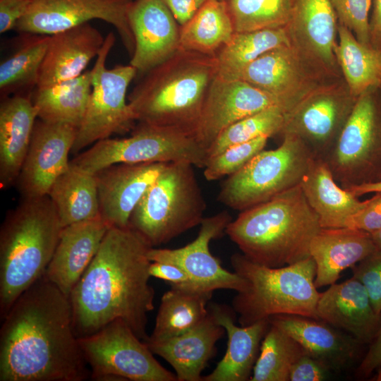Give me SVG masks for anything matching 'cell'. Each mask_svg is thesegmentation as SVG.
<instances>
[{"instance_id":"1","label":"cell","mask_w":381,"mask_h":381,"mask_svg":"<svg viewBox=\"0 0 381 381\" xmlns=\"http://www.w3.org/2000/svg\"><path fill=\"white\" fill-rule=\"evenodd\" d=\"M1 320L0 381H83L90 376L69 297L44 274Z\"/></svg>"},{"instance_id":"2","label":"cell","mask_w":381,"mask_h":381,"mask_svg":"<svg viewBox=\"0 0 381 381\" xmlns=\"http://www.w3.org/2000/svg\"><path fill=\"white\" fill-rule=\"evenodd\" d=\"M151 248L130 226L108 229L69 296L78 337L120 319L141 340L148 339L147 314L154 309L155 298L149 284Z\"/></svg>"},{"instance_id":"3","label":"cell","mask_w":381,"mask_h":381,"mask_svg":"<svg viewBox=\"0 0 381 381\" xmlns=\"http://www.w3.org/2000/svg\"><path fill=\"white\" fill-rule=\"evenodd\" d=\"M320 229L299 184L241 211L225 233L250 260L280 267L310 257V242Z\"/></svg>"},{"instance_id":"4","label":"cell","mask_w":381,"mask_h":381,"mask_svg":"<svg viewBox=\"0 0 381 381\" xmlns=\"http://www.w3.org/2000/svg\"><path fill=\"white\" fill-rule=\"evenodd\" d=\"M217 75L215 56L179 49L145 73L128 96L135 121L194 135L207 92Z\"/></svg>"},{"instance_id":"5","label":"cell","mask_w":381,"mask_h":381,"mask_svg":"<svg viewBox=\"0 0 381 381\" xmlns=\"http://www.w3.org/2000/svg\"><path fill=\"white\" fill-rule=\"evenodd\" d=\"M48 195L21 198L0 229V315L40 277L53 256L62 229Z\"/></svg>"},{"instance_id":"6","label":"cell","mask_w":381,"mask_h":381,"mask_svg":"<svg viewBox=\"0 0 381 381\" xmlns=\"http://www.w3.org/2000/svg\"><path fill=\"white\" fill-rule=\"evenodd\" d=\"M231 264L246 283L232 303L241 326L279 315L319 319L316 307L320 293L314 283L316 266L311 257L290 265L270 267L236 253L231 257Z\"/></svg>"},{"instance_id":"7","label":"cell","mask_w":381,"mask_h":381,"mask_svg":"<svg viewBox=\"0 0 381 381\" xmlns=\"http://www.w3.org/2000/svg\"><path fill=\"white\" fill-rule=\"evenodd\" d=\"M195 167L170 162L143 196L129 226L152 248L200 225L206 208Z\"/></svg>"},{"instance_id":"8","label":"cell","mask_w":381,"mask_h":381,"mask_svg":"<svg viewBox=\"0 0 381 381\" xmlns=\"http://www.w3.org/2000/svg\"><path fill=\"white\" fill-rule=\"evenodd\" d=\"M207 160L206 150L193 135L176 128L139 123L129 137L99 140L77 154L70 164L95 174L119 163L184 162L204 168Z\"/></svg>"},{"instance_id":"9","label":"cell","mask_w":381,"mask_h":381,"mask_svg":"<svg viewBox=\"0 0 381 381\" xmlns=\"http://www.w3.org/2000/svg\"><path fill=\"white\" fill-rule=\"evenodd\" d=\"M281 145L262 150L223 181L217 200L235 210L264 202L301 183L314 157L296 135L285 133Z\"/></svg>"},{"instance_id":"10","label":"cell","mask_w":381,"mask_h":381,"mask_svg":"<svg viewBox=\"0 0 381 381\" xmlns=\"http://www.w3.org/2000/svg\"><path fill=\"white\" fill-rule=\"evenodd\" d=\"M344 189L378 181L381 174V90L356 100L334 147L324 159Z\"/></svg>"},{"instance_id":"11","label":"cell","mask_w":381,"mask_h":381,"mask_svg":"<svg viewBox=\"0 0 381 381\" xmlns=\"http://www.w3.org/2000/svg\"><path fill=\"white\" fill-rule=\"evenodd\" d=\"M114 42V33H108L91 69L92 90L71 150L74 155L99 140L135 127L136 121L126 102V93L138 71L131 64L107 68V59Z\"/></svg>"},{"instance_id":"12","label":"cell","mask_w":381,"mask_h":381,"mask_svg":"<svg viewBox=\"0 0 381 381\" xmlns=\"http://www.w3.org/2000/svg\"><path fill=\"white\" fill-rule=\"evenodd\" d=\"M90 377L97 381H178L122 320L78 337Z\"/></svg>"},{"instance_id":"13","label":"cell","mask_w":381,"mask_h":381,"mask_svg":"<svg viewBox=\"0 0 381 381\" xmlns=\"http://www.w3.org/2000/svg\"><path fill=\"white\" fill-rule=\"evenodd\" d=\"M357 99V98H356ZM347 86L321 83L287 114L282 135L298 137L314 157L325 159L334 147L355 104Z\"/></svg>"},{"instance_id":"14","label":"cell","mask_w":381,"mask_h":381,"mask_svg":"<svg viewBox=\"0 0 381 381\" xmlns=\"http://www.w3.org/2000/svg\"><path fill=\"white\" fill-rule=\"evenodd\" d=\"M133 0H31L14 30L22 34L52 35L95 19L111 25L132 56L135 39L128 13Z\"/></svg>"},{"instance_id":"15","label":"cell","mask_w":381,"mask_h":381,"mask_svg":"<svg viewBox=\"0 0 381 381\" xmlns=\"http://www.w3.org/2000/svg\"><path fill=\"white\" fill-rule=\"evenodd\" d=\"M231 220L226 210L204 217L198 234L193 241L174 249L151 248L147 253L148 258L151 262H169L179 266L197 289L210 292L217 289L241 291L246 284L243 278L234 271L224 269L209 248L210 241L222 236Z\"/></svg>"},{"instance_id":"16","label":"cell","mask_w":381,"mask_h":381,"mask_svg":"<svg viewBox=\"0 0 381 381\" xmlns=\"http://www.w3.org/2000/svg\"><path fill=\"white\" fill-rule=\"evenodd\" d=\"M78 128L36 121L30 147L16 184L21 198L48 195L57 178L70 167L69 154Z\"/></svg>"},{"instance_id":"17","label":"cell","mask_w":381,"mask_h":381,"mask_svg":"<svg viewBox=\"0 0 381 381\" xmlns=\"http://www.w3.org/2000/svg\"><path fill=\"white\" fill-rule=\"evenodd\" d=\"M238 80L272 95L286 114L321 84V78L292 44L263 54L243 70Z\"/></svg>"},{"instance_id":"18","label":"cell","mask_w":381,"mask_h":381,"mask_svg":"<svg viewBox=\"0 0 381 381\" xmlns=\"http://www.w3.org/2000/svg\"><path fill=\"white\" fill-rule=\"evenodd\" d=\"M337 25L331 0H293L286 27L291 44L321 78L337 75Z\"/></svg>"},{"instance_id":"19","label":"cell","mask_w":381,"mask_h":381,"mask_svg":"<svg viewBox=\"0 0 381 381\" xmlns=\"http://www.w3.org/2000/svg\"><path fill=\"white\" fill-rule=\"evenodd\" d=\"M274 106L282 107L274 97L253 85L216 76L207 92L194 137L207 152L229 126Z\"/></svg>"},{"instance_id":"20","label":"cell","mask_w":381,"mask_h":381,"mask_svg":"<svg viewBox=\"0 0 381 381\" xmlns=\"http://www.w3.org/2000/svg\"><path fill=\"white\" fill-rule=\"evenodd\" d=\"M168 163H119L95 174L101 218L109 227L129 226L132 212Z\"/></svg>"},{"instance_id":"21","label":"cell","mask_w":381,"mask_h":381,"mask_svg":"<svg viewBox=\"0 0 381 381\" xmlns=\"http://www.w3.org/2000/svg\"><path fill=\"white\" fill-rule=\"evenodd\" d=\"M135 39L130 64L145 74L179 49L180 26L159 0H133L128 13Z\"/></svg>"},{"instance_id":"22","label":"cell","mask_w":381,"mask_h":381,"mask_svg":"<svg viewBox=\"0 0 381 381\" xmlns=\"http://www.w3.org/2000/svg\"><path fill=\"white\" fill-rule=\"evenodd\" d=\"M269 320L332 372L346 370L361 358L363 344L351 334L320 319L279 315L271 317Z\"/></svg>"},{"instance_id":"23","label":"cell","mask_w":381,"mask_h":381,"mask_svg":"<svg viewBox=\"0 0 381 381\" xmlns=\"http://www.w3.org/2000/svg\"><path fill=\"white\" fill-rule=\"evenodd\" d=\"M318 318L369 345L381 322L363 284L354 277L334 283L320 294Z\"/></svg>"},{"instance_id":"24","label":"cell","mask_w":381,"mask_h":381,"mask_svg":"<svg viewBox=\"0 0 381 381\" xmlns=\"http://www.w3.org/2000/svg\"><path fill=\"white\" fill-rule=\"evenodd\" d=\"M109 228L101 217L62 228L44 274L67 296L97 254Z\"/></svg>"},{"instance_id":"25","label":"cell","mask_w":381,"mask_h":381,"mask_svg":"<svg viewBox=\"0 0 381 381\" xmlns=\"http://www.w3.org/2000/svg\"><path fill=\"white\" fill-rule=\"evenodd\" d=\"M105 37L90 23L49 35L36 89L78 77L97 57Z\"/></svg>"},{"instance_id":"26","label":"cell","mask_w":381,"mask_h":381,"mask_svg":"<svg viewBox=\"0 0 381 381\" xmlns=\"http://www.w3.org/2000/svg\"><path fill=\"white\" fill-rule=\"evenodd\" d=\"M224 332L209 310L207 317L189 331L165 339H147L145 343L154 354L172 366L178 381H202V372L214 356L216 343Z\"/></svg>"},{"instance_id":"27","label":"cell","mask_w":381,"mask_h":381,"mask_svg":"<svg viewBox=\"0 0 381 381\" xmlns=\"http://www.w3.org/2000/svg\"><path fill=\"white\" fill-rule=\"evenodd\" d=\"M377 250L370 233L350 228H321L310 244L317 289L330 286L340 274Z\"/></svg>"},{"instance_id":"28","label":"cell","mask_w":381,"mask_h":381,"mask_svg":"<svg viewBox=\"0 0 381 381\" xmlns=\"http://www.w3.org/2000/svg\"><path fill=\"white\" fill-rule=\"evenodd\" d=\"M208 308L224 328L228 342L224 356L209 375L202 377V381L250 380L270 320L239 327L234 322L232 310L226 306L211 303Z\"/></svg>"},{"instance_id":"29","label":"cell","mask_w":381,"mask_h":381,"mask_svg":"<svg viewBox=\"0 0 381 381\" xmlns=\"http://www.w3.org/2000/svg\"><path fill=\"white\" fill-rule=\"evenodd\" d=\"M37 111L31 96L16 95L0 104V186L16 183L28 153Z\"/></svg>"},{"instance_id":"30","label":"cell","mask_w":381,"mask_h":381,"mask_svg":"<svg viewBox=\"0 0 381 381\" xmlns=\"http://www.w3.org/2000/svg\"><path fill=\"white\" fill-rule=\"evenodd\" d=\"M303 194L319 218L321 228L346 227L349 219L367 205L335 181L327 163L313 157L300 183Z\"/></svg>"},{"instance_id":"31","label":"cell","mask_w":381,"mask_h":381,"mask_svg":"<svg viewBox=\"0 0 381 381\" xmlns=\"http://www.w3.org/2000/svg\"><path fill=\"white\" fill-rule=\"evenodd\" d=\"M213 292L193 286H171L161 298L153 331L148 339L161 340L185 333L208 315Z\"/></svg>"},{"instance_id":"32","label":"cell","mask_w":381,"mask_h":381,"mask_svg":"<svg viewBox=\"0 0 381 381\" xmlns=\"http://www.w3.org/2000/svg\"><path fill=\"white\" fill-rule=\"evenodd\" d=\"M92 71L48 87L36 89L31 99L39 119L79 128L92 90Z\"/></svg>"},{"instance_id":"33","label":"cell","mask_w":381,"mask_h":381,"mask_svg":"<svg viewBox=\"0 0 381 381\" xmlns=\"http://www.w3.org/2000/svg\"><path fill=\"white\" fill-rule=\"evenodd\" d=\"M62 227L100 217L95 174L71 165L60 175L48 193Z\"/></svg>"},{"instance_id":"34","label":"cell","mask_w":381,"mask_h":381,"mask_svg":"<svg viewBox=\"0 0 381 381\" xmlns=\"http://www.w3.org/2000/svg\"><path fill=\"white\" fill-rule=\"evenodd\" d=\"M225 0H207L180 26L179 49L215 56L235 33Z\"/></svg>"},{"instance_id":"35","label":"cell","mask_w":381,"mask_h":381,"mask_svg":"<svg viewBox=\"0 0 381 381\" xmlns=\"http://www.w3.org/2000/svg\"><path fill=\"white\" fill-rule=\"evenodd\" d=\"M334 54L350 94L358 98L381 85V49L365 45L338 23Z\"/></svg>"},{"instance_id":"36","label":"cell","mask_w":381,"mask_h":381,"mask_svg":"<svg viewBox=\"0 0 381 381\" xmlns=\"http://www.w3.org/2000/svg\"><path fill=\"white\" fill-rule=\"evenodd\" d=\"M291 45L287 28L235 32L231 40L216 54L217 76L238 80L243 70L265 52Z\"/></svg>"},{"instance_id":"37","label":"cell","mask_w":381,"mask_h":381,"mask_svg":"<svg viewBox=\"0 0 381 381\" xmlns=\"http://www.w3.org/2000/svg\"><path fill=\"white\" fill-rule=\"evenodd\" d=\"M23 35L16 51L0 64L1 99L16 95H29L26 93L37 87L49 35Z\"/></svg>"},{"instance_id":"38","label":"cell","mask_w":381,"mask_h":381,"mask_svg":"<svg viewBox=\"0 0 381 381\" xmlns=\"http://www.w3.org/2000/svg\"><path fill=\"white\" fill-rule=\"evenodd\" d=\"M293 337L270 323L261 342L250 381H289L290 369L304 353Z\"/></svg>"},{"instance_id":"39","label":"cell","mask_w":381,"mask_h":381,"mask_svg":"<svg viewBox=\"0 0 381 381\" xmlns=\"http://www.w3.org/2000/svg\"><path fill=\"white\" fill-rule=\"evenodd\" d=\"M236 32L286 28L293 0H225Z\"/></svg>"},{"instance_id":"40","label":"cell","mask_w":381,"mask_h":381,"mask_svg":"<svg viewBox=\"0 0 381 381\" xmlns=\"http://www.w3.org/2000/svg\"><path fill=\"white\" fill-rule=\"evenodd\" d=\"M286 119V111L280 107L274 106L232 123L219 133L207 149V159L232 145L261 136L270 138L280 134Z\"/></svg>"},{"instance_id":"41","label":"cell","mask_w":381,"mask_h":381,"mask_svg":"<svg viewBox=\"0 0 381 381\" xmlns=\"http://www.w3.org/2000/svg\"><path fill=\"white\" fill-rule=\"evenodd\" d=\"M267 136L232 145L207 159L203 174L207 181H216L231 176L246 166L256 155L264 150Z\"/></svg>"},{"instance_id":"42","label":"cell","mask_w":381,"mask_h":381,"mask_svg":"<svg viewBox=\"0 0 381 381\" xmlns=\"http://www.w3.org/2000/svg\"><path fill=\"white\" fill-rule=\"evenodd\" d=\"M337 21L361 43L371 46L369 11L372 0H331Z\"/></svg>"},{"instance_id":"43","label":"cell","mask_w":381,"mask_h":381,"mask_svg":"<svg viewBox=\"0 0 381 381\" xmlns=\"http://www.w3.org/2000/svg\"><path fill=\"white\" fill-rule=\"evenodd\" d=\"M351 269L353 277L365 287L374 310L381 314V250L377 249Z\"/></svg>"},{"instance_id":"44","label":"cell","mask_w":381,"mask_h":381,"mask_svg":"<svg viewBox=\"0 0 381 381\" xmlns=\"http://www.w3.org/2000/svg\"><path fill=\"white\" fill-rule=\"evenodd\" d=\"M332 373L325 365L306 352L292 365L289 381H324L331 377Z\"/></svg>"},{"instance_id":"45","label":"cell","mask_w":381,"mask_h":381,"mask_svg":"<svg viewBox=\"0 0 381 381\" xmlns=\"http://www.w3.org/2000/svg\"><path fill=\"white\" fill-rule=\"evenodd\" d=\"M346 227L368 233L381 229V193H375L365 207L352 215L347 221Z\"/></svg>"},{"instance_id":"46","label":"cell","mask_w":381,"mask_h":381,"mask_svg":"<svg viewBox=\"0 0 381 381\" xmlns=\"http://www.w3.org/2000/svg\"><path fill=\"white\" fill-rule=\"evenodd\" d=\"M149 274L150 277L168 282L170 286L195 287L186 272L172 263L151 262L149 266Z\"/></svg>"},{"instance_id":"47","label":"cell","mask_w":381,"mask_h":381,"mask_svg":"<svg viewBox=\"0 0 381 381\" xmlns=\"http://www.w3.org/2000/svg\"><path fill=\"white\" fill-rule=\"evenodd\" d=\"M31 0H0V32L13 30L28 11Z\"/></svg>"},{"instance_id":"48","label":"cell","mask_w":381,"mask_h":381,"mask_svg":"<svg viewBox=\"0 0 381 381\" xmlns=\"http://www.w3.org/2000/svg\"><path fill=\"white\" fill-rule=\"evenodd\" d=\"M381 364V322L377 334L368 345L366 353L362 358L356 370V376L368 378Z\"/></svg>"},{"instance_id":"49","label":"cell","mask_w":381,"mask_h":381,"mask_svg":"<svg viewBox=\"0 0 381 381\" xmlns=\"http://www.w3.org/2000/svg\"><path fill=\"white\" fill-rule=\"evenodd\" d=\"M171 12L179 26L184 25L207 0H159Z\"/></svg>"},{"instance_id":"50","label":"cell","mask_w":381,"mask_h":381,"mask_svg":"<svg viewBox=\"0 0 381 381\" xmlns=\"http://www.w3.org/2000/svg\"><path fill=\"white\" fill-rule=\"evenodd\" d=\"M372 14L370 18V44L381 49V0H372Z\"/></svg>"},{"instance_id":"51","label":"cell","mask_w":381,"mask_h":381,"mask_svg":"<svg viewBox=\"0 0 381 381\" xmlns=\"http://www.w3.org/2000/svg\"><path fill=\"white\" fill-rule=\"evenodd\" d=\"M346 190L358 198L371 193H381V180L352 186Z\"/></svg>"},{"instance_id":"52","label":"cell","mask_w":381,"mask_h":381,"mask_svg":"<svg viewBox=\"0 0 381 381\" xmlns=\"http://www.w3.org/2000/svg\"><path fill=\"white\" fill-rule=\"evenodd\" d=\"M370 235L377 249L381 250V229L370 233Z\"/></svg>"},{"instance_id":"53","label":"cell","mask_w":381,"mask_h":381,"mask_svg":"<svg viewBox=\"0 0 381 381\" xmlns=\"http://www.w3.org/2000/svg\"><path fill=\"white\" fill-rule=\"evenodd\" d=\"M374 375L370 377L372 381H381V364L374 371Z\"/></svg>"},{"instance_id":"54","label":"cell","mask_w":381,"mask_h":381,"mask_svg":"<svg viewBox=\"0 0 381 381\" xmlns=\"http://www.w3.org/2000/svg\"><path fill=\"white\" fill-rule=\"evenodd\" d=\"M380 90H381V85H380ZM379 180H381V174H380ZM379 180H378V181H379Z\"/></svg>"}]
</instances>
